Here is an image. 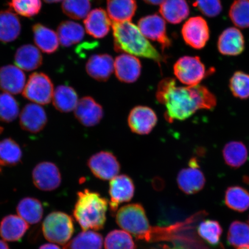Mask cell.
Here are the masks:
<instances>
[{
	"mask_svg": "<svg viewBox=\"0 0 249 249\" xmlns=\"http://www.w3.org/2000/svg\"><path fill=\"white\" fill-rule=\"evenodd\" d=\"M22 151L18 143L11 138L0 141V163L2 166H14L19 163Z\"/></svg>",
	"mask_w": 249,
	"mask_h": 249,
	"instance_id": "obj_34",
	"label": "cell"
},
{
	"mask_svg": "<svg viewBox=\"0 0 249 249\" xmlns=\"http://www.w3.org/2000/svg\"><path fill=\"white\" fill-rule=\"evenodd\" d=\"M148 4L158 5H160L164 1V0H143Z\"/></svg>",
	"mask_w": 249,
	"mask_h": 249,
	"instance_id": "obj_45",
	"label": "cell"
},
{
	"mask_svg": "<svg viewBox=\"0 0 249 249\" xmlns=\"http://www.w3.org/2000/svg\"><path fill=\"white\" fill-rule=\"evenodd\" d=\"M135 185L131 178L126 175L115 177L111 179L109 185V194L111 201V213H116L121 204L132 200L135 194Z\"/></svg>",
	"mask_w": 249,
	"mask_h": 249,
	"instance_id": "obj_12",
	"label": "cell"
},
{
	"mask_svg": "<svg viewBox=\"0 0 249 249\" xmlns=\"http://www.w3.org/2000/svg\"><path fill=\"white\" fill-rule=\"evenodd\" d=\"M39 249H61L58 247V246L52 244H46L41 246Z\"/></svg>",
	"mask_w": 249,
	"mask_h": 249,
	"instance_id": "obj_44",
	"label": "cell"
},
{
	"mask_svg": "<svg viewBox=\"0 0 249 249\" xmlns=\"http://www.w3.org/2000/svg\"><path fill=\"white\" fill-rule=\"evenodd\" d=\"M105 249H136V245L130 233L123 230H113L105 240Z\"/></svg>",
	"mask_w": 249,
	"mask_h": 249,
	"instance_id": "obj_37",
	"label": "cell"
},
{
	"mask_svg": "<svg viewBox=\"0 0 249 249\" xmlns=\"http://www.w3.org/2000/svg\"><path fill=\"white\" fill-rule=\"evenodd\" d=\"M157 114L152 108L139 106L134 107L128 117V124L133 133L148 135L157 124Z\"/></svg>",
	"mask_w": 249,
	"mask_h": 249,
	"instance_id": "obj_13",
	"label": "cell"
},
{
	"mask_svg": "<svg viewBox=\"0 0 249 249\" xmlns=\"http://www.w3.org/2000/svg\"><path fill=\"white\" fill-rule=\"evenodd\" d=\"M118 225L124 231L139 239L149 240L152 238L151 227L144 208L140 204L124 205L116 213Z\"/></svg>",
	"mask_w": 249,
	"mask_h": 249,
	"instance_id": "obj_4",
	"label": "cell"
},
{
	"mask_svg": "<svg viewBox=\"0 0 249 249\" xmlns=\"http://www.w3.org/2000/svg\"><path fill=\"white\" fill-rule=\"evenodd\" d=\"M114 67L116 77L121 82H135L141 74V62L132 55L123 54L118 56Z\"/></svg>",
	"mask_w": 249,
	"mask_h": 249,
	"instance_id": "obj_16",
	"label": "cell"
},
{
	"mask_svg": "<svg viewBox=\"0 0 249 249\" xmlns=\"http://www.w3.org/2000/svg\"><path fill=\"white\" fill-rule=\"evenodd\" d=\"M59 42L63 47H70L79 43L85 36L82 25L73 21H62L57 27Z\"/></svg>",
	"mask_w": 249,
	"mask_h": 249,
	"instance_id": "obj_29",
	"label": "cell"
},
{
	"mask_svg": "<svg viewBox=\"0 0 249 249\" xmlns=\"http://www.w3.org/2000/svg\"><path fill=\"white\" fill-rule=\"evenodd\" d=\"M226 206L238 213H244L249 208V192L241 186H230L225 195Z\"/></svg>",
	"mask_w": 249,
	"mask_h": 249,
	"instance_id": "obj_32",
	"label": "cell"
},
{
	"mask_svg": "<svg viewBox=\"0 0 249 249\" xmlns=\"http://www.w3.org/2000/svg\"><path fill=\"white\" fill-rule=\"evenodd\" d=\"M43 62V56L38 49L32 45L18 48L15 54V63L20 69L31 71L38 69Z\"/></svg>",
	"mask_w": 249,
	"mask_h": 249,
	"instance_id": "obj_23",
	"label": "cell"
},
{
	"mask_svg": "<svg viewBox=\"0 0 249 249\" xmlns=\"http://www.w3.org/2000/svg\"><path fill=\"white\" fill-rule=\"evenodd\" d=\"M198 232L199 235L208 244L216 245L219 242L223 229L217 221L207 220L199 225Z\"/></svg>",
	"mask_w": 249,
	"mask_h": 249,
	"instance_id": "obj_41",
	"label": "cell"
},
{
	"mask_svg": "<svg viewBox=\"0 0 249 249\" xmlns=\"http://www.w3.org/2000/svg\"><path fill=\"white\" fill-rule=\"evenodd\" d=\"M60 170L55 164L43 161L37 164L33 171L34 184L43 191H52L61 183Z\"/></svg>",
	"mask_w": 249,
	"mask_h": 249,
	"instance_id": "obj_11",
	"label": "cell"
},
{
	"mask_svg": "<svg viewBox=\"0 0 249 249\" xmlns=\"http://www.w3.org/2000/svg\"><path fill=\"white\" fill-rule=\"evenodd\" d=\"M34 40L36 45L43 53H54L59 47L57 34L54 31L40 23L33 25Z\"/></svg>",
	"mask_w": 249,
	"mask_h": 249,
	"instance_id": "obj_24",
	"label": "cell"
},
{
	"mask_svg": "<svg viewBox=\"0 0 249 249\" xmlns=\"http://www.w3.org/2000/svg\"><path fill=\"white\" fill-rule=\"evenodd\" d=\"M179 188L187 195L200 192L205 185V177L199 167L190 166L180 170L177 176Z\"/></svg>",
	"mask_w": 249,
	"mask_h": 249,
	"instance_id": "obj_19",
	"label": "cell"
},
{
	"mask_svg": "<svg viewBox=\"0 0 249 249\" xmlns=\"http://www.w3.org/2000/svg\"><path fill=\"white\" fill-rule=\"evenodd\" d=\"M248 150L241 142L233 141L227 143L223 149V157L227 165L238 169L244 165L248 159Z\"/></svg>",
	"mask_w": 249,
	"mask_h": 249,
	"instance_id": "obj_31",
	"label": "cell"
},
{
	"mask_svg": "<svg viewBox=\"0 0 249 249\" xmlns=\"http://www.w3.org/2000/svg\"><path fill=\"white\" fill-rule=\"evenodd\" d=\"M107 199L89 189L78 192L73 216L84 231L104 228L107 221Z\"/></svg>",
	"mask_w": 249,
	"mask_h": 249,
	"instance_id": "obj_3",
	"label": "cell"
},
{
	"mask_svg": "<svg viewBox=\"0 0 249 249\" xmlns=\"http://www.w3.org/2000/svg\"><path fill=\"white\" fill-rule=\"evenodd\" d=\"M53 93V84L50 77L44 73L36 72L30 76L23 95L36 104L47 105L52 100Z\"/></svg>",
	"mask_w": 249,
	"mask_h": 249,
	"instance_id": "obj_7",
	"label": "cell"
},
{
	"mask_svg": "<svg viewBox=\"0 0 249 249\" xmlns=\"http://www.w3.org/2000/svg\"><path fill=\"white\" fill-rule=\"evenodd\" d=\"M0 249H9L7 243L0 240Z\"/></svg>",
	"mask_w": 249,
	"mask_h": 249,
	"instance_id": "obj_46",
	"label": "cell"
},
{
	"mask_svg": "<svg viewBox=\"0 0 249 249\" xmlns=\"http://www.w3.org/2000/svg\"><path fill=\"white\" fill-rule=\"evenodd\" d=\"M42 232L47 240L59 245L66 244L74 232L73 220L62 212H53L42 224Z\"/></svg>",
	"mask_w": 249,
	"mask_h": 249,
	"instance_id": "obj_5",
	"label": "cell"
},
{
	"mask_svg": "<svg viewBox=\"0 0 249 249\" xmlns=\"http://www.w3.org/2000/svg\"><path fill=\"white\" fill-rule=\"evenodd\" d=\"M214 70L211 68L207 71L206 67L200 57L196 56H183L174 65V73L183 85L192 87L200 83Z\"/></svg>",
	"mask_w": 249,
	"mask_h": 249,
	"instance_id": "obj_6",
	"label": "cell"
},
{
	"mask_svg": "<svg viewBox=\"0 0 249 249\" xmlns=\"http://www.w3.org/2000/svg\"><path fill=\"white\" fill-rule=\"evenodd\" d=\"M17 211L18 216L30 225L38 223L43 214L41 202L33 197H26L21 200L18 204Z\"/></svg>",
	"mask_w": 249,
	"mask_h": 249,
	"instance_id": "obj_30",
	"label": "cell"
},
{
	"mask_svg": "<svg viewBox=\"0 0 249 249\" xmlns=\"http://www.w3.org/2000/svg\"><path fill=\"white\" fill-rule=\"evenodd\" d=\"M48 117L42 107L38 104L25 106L20 114V125L23 130L31 133H37L44 129Z\"/></svg>",
	"mask_w": 249,
	"mask_h": 249,
	"instance_id": "obj_14",
	"label": "cell"
},
{
	"mask_svg": "<svg viewBox=\"0 0 249 249\" xmlns=\"http://www.w3.org/2000/svg\"><path fill=\"white\" fill-rule=\"evenodd\" d=\"M2 165L1 164V163H0V172H1L2 170Z\"/></svg>",
	"mask_w": 249,
	"mask_h": 249,
	"instance_id": "obj_50",
	"label": "cell"
},
{
	"mask_svg": "<svg viewBox=\"0 0 249 249\" xmlns=\"http://www.w3.org/2000/svg\"><path fill=\"white\" fill-rule=\"evenodd\" d=\"M26 75L17 66L5 65L0 68V90L9 94H18L23 91Z\"/></svg>",
	"mask_w": 249,
	"mask_h": 249,
	"instance_id": "obj_17",
	"label": "cell"
},
{
	"mask_svg": "<svg viewBox=\"0 0 249 249\" xmlns=\"http://www.w3.org/2000/svg\"><path fill=\"white\" fill-rule=\"evenodd\" d=\"M113 58L107 54H95L90 57L86 64L89 75L99 82H106L114 71Z\"/></svg>",
	"mask_w": 249,
	"mask_h": 249,
	"instance_id": "obj_21",
	"label": "cell"
},
{
	"mask_svg": "<svg viewBox=\"0 0 249 249\" xmlns=\"http://www.w3.org/2000/svg\"><path fill=\"white\" fill-rule=\"evenodd\" d=\"M210 29L203 18L192 17L183 25L182 35L186 44L195 49H201L210 38Z\"/></svg>",
	"mask_w": 249,
	"mask_h": 249,
	"instance_id": "obj_9",
	"label": "cell"
},
{
	"mask_svg": "<svg viewBox=\"0 0 249 249\" xmlns=\"http://www.w3.org/2000/svg\"><path fill=\"white\" fill-rule=\"evenodd\" d=\"M157 99L166 107L164 117L170 123L188 119L198 110H212L217 104L215 95L207 87H178L173 78L159 84Z\"/></svg>",
	"mask_w": 249,
	"mask_h": 249,
	"instance_id": "obj_1",
	"label": "cell"
},
{
	"mask_svg": "<svg viewBox=\"0 0 249 249\" xmlns=\"http://www.w3.org/2000/svg\"><path fill=\"white\" fill-rule=\"evenodd\" d=\"M91 9L90 0H63L62 10L73 19L81 20L86 18Z\"/></svg>",
	"mask_w": 249,
	"mask_h": 249,
	"instance_id": "obj_38",
	"label": "cell"
},
{
	"mask_svg": "<svg viewBox=\"0 0 249 249\" xmlns=\"http://www.w3.org/2000/svg\"><path fill=\"white\" fill-rule=\"evenodd\" d=\"M88 166L93 175L104 180L113 179L120 170L117 158L108 151H101L92 155L89 159Z\"/></svg>",
	"mask_w": 249,
	"mask_h": 249,
	"instance_id": "obj_10",
	"label": "cell"
},
{
	"mask_svg": "<svg viewBox=\"0 0 249 249\" xmlns=\"http://www.w3.org/2000/svg\"><path fill=\"white\" fill-rule=\"evenodd\" d=\"M139 29L145 38L158 42L163 52L170 48L172 42L167 34L166 22L157 14L146 16L138 21Z\"/></svg>",
	"mask_w": 249,
	"mask_h": 249,
	"instance_id": "obj_8",
	"label": "cell"
},
{
	"mask_svg": "<svg viewBox=\"0 0 249 249\" xmlns=\"http://www.w3.org/2000/svg\"><path fill=\"white\" fill-rule=\"evenodd\" d=\"M102 247L103 237L100 233L84 231L68 242L63 249H102Z\"/></svg>",
	"mask_w": 249,
	"mask_h": 249,
	"instance_id": "obj_33",
	"label": "cell"
},
{
	"mask_svg": "<svg viewBox=\"0 0 249 249\" xmlns=\"http://www.w3.org/2000/svg\"><path fill=\"white\" fill-rule=\"evenodd\" d=\"M52 100L54 107L62 113L74 110L79 102L75 90L72 87L63 85L55 89Z\"/></svg>",
	"mask_w": 249,
	"mask_h": 249,
	"instance_id": "obj_28",
	"label": "cell"
},
{
	"mask_svg": "<svg viewBox=\"0 0 249 249\" xmlns=\"http://www.w3.org/2000/svg\"><path fill=\"white\" fill-rule=\"evenodd\" d=\"M8 5L16 13L24 17L32 18L41 10L42 2L41 0H11Z\"/></svg>",
	"mask_w": 249,
	"mask_h": 249,
	"instance_id": "obj_42",
	"label": "cell"
},
{
	"mask_svg": "<svg viewBox=\"0 0 249 249\" xmlns=\"http://www.w3.org/2000/svg\"><path fill=\"white\" fill-rule=\"evenodd\" d=\"M229 14L235 26L240 29L249 28V0H235Z\"/></svg>",
	"mask_w": 249,
	"mask_h": 249,
	"instance_id": "obj_36",
	"label": "cell"
},
{
	"mask_svg": "<svg viewBox=\"0 0 249 249\" xmlns=\"http://www.w3.org/2000/svg\"><path fill=\"white\" fill-rule=\"evenodd\" d=\"M44 1L49 3V4H52V3H57L62 1V0H44Z\"/></svg>",
	"mask_w": 249,
	"mask_h": 249,
	"instance_id": "obj_47",
	"label": "cell"
},
{
	"mask_svg": "<svg viewBox=\"0 0 249 249\" xmlns=\"http://www.w3.org/2000/svg\"><path fill=\"white\" fill-rule=\"evenodd\" d=\"M19 18L11 10L0 11V42L7 43L14 41L21 33Z\"/></svg>",
	"mask_w": 249,
	"mask_h": 249,
	"instance_id": "obj_25",
	"label": "cell"
},
{
	"mask_svg": "<svg viewBox=\"0 0 249 249\" xmlns=\"http://www.w3.org/2000/svg\"><path fill=\"white\" fill-rule=\"evenodd\" d=\"M3 131V128L2 127L0 126V134H1Z\"/></svg>",
	"mask_w": 249,
	"mask_h": 249,
	"instance_id": "obj_49",
	"label": "cell"
},
{
	"mask_svg": "<svg viewBox=\"0 0 249 249\" xmlns=\"http://www.w3.org/2000/svg\"><path fill=\"white\" fill-rule=\"evenodd\" d=\"M114 49L130 55L151 59L160 66L166 58L157 51L142 35L136 25L130 21L113 24Z\"/></svg>",
	"mask_w": 249,
	"mask_h": 249,
	"instance_id": "obj_2",
	"label": "cell"
},
{
	"mask_svg": "<svg viewBox=\"0 0 249 249\" xmlns=\"http://www.w3.org/2000/svg\"><path fill=\"white\" fill-rule=\"evenodd\" d=\"M160 12L168 22L177 24L188 17L190 9L186 0H164Z\"/></svg>",
	"mask_w": 249,
	"mask_h": 249,
	"instance_id": "obj_26",
	"label": "cell"
},
{
	"mask_svg": "<svg viewBox=\"0 0 249 249\" xmlns=\"http://www.w3.org/2000/svg\"><path fill=\"white\" fill-rule=\"evenodd\" d=\"M227 241L233 247L249 245V225L241 221H233L227 233Z\"/></svg>",
	"mask_w": 249,
	"mask_h": 249,
	"instance_id": "obj_35",
	"label": "cell"
},
{
	"mask_svg": "<svg viewBox=\"0 0 249 249\" xmlns=\"http://www.w3.org/2000/svg\"><path fill=\"white\" fill-rule=\"evenodd\" d=\"M218 51L224 55L241 54L245 49V39L241 31L230 27L223 31L218 39Z\"/></svg>",
	"mask_w": 249,
	"mask_h": 249,
	"instance_id": "obj_18",
	"label": "cell"
},
{
	"mask_svg": "<svg viewBox=\"0 0 249 249\" xmlns=\"http://www.w3.org/2000/svg\"><path fill=\"white\" fill-rule=\"evenodd\" d=\"M74 116L79 122L87 127L96 125L104 116L102 106L90 96H85L78 102Z\"/></svg>",
	"mask_w": 249,
	"mask_h": 249,
	"instance_id": "obj_15",
	"label": "cell"
},
{
	"mask_svg": "<svg viewBox=\"0 0 249 249\" xmlns=\"http://www.w3.org/2000/svg\"><path fill=\"white\" fill-rule=\"evenodd\" d=\"M109 18L114 22L130 21L137 10L136 0H107Z\"/></svg>",
	"mask_w": 249,
	"mask_h": 249,
	"instance_id": "obj_27",
	"label": "cell"
},
{
	"mask_svg": "<svg viewBox=\"0 0 249 249\" xmlns=\"http://www.w3.org/2000/svg\"><path fill=\"white\" fill-rule=\"evenodd\" d=\"M84 24L89 36L95 38H102L110 31L111 22L104 9L96 8L89 12Z\"/></svg>",
	"mask_w": 249,
	"mask_h": 249,
	"instance_id": "obj_20",
	"label": "cell"
},
{
	"mask_svg": "<svg viewBox=\"0 0 249 249\" xmlns=\"http://www.w3.org/2000/svg\"><path fill=\"white\" fill-rule=\"evenodd\" d=\"M29 229V225L22 218L9 214L3 218L0 223V235L5 241L17 242L23 238Z\"/></svg>",
	"mask_w": 249,
	"mask_h": 249,
	"instance_id": "obj_22",
	"label": "cell"
},
{
	"mask_svg": "<svg viewBox=\"0 0 249 249\" xmlns=\"http://www.w3.org/2000/svg\"><path fill=\"white\" fill-rule=\"evenodd\" d=\"M194 6L202 14L209 18H214L222 11L220 0H195Z\"/></svg>",
	"mask_w": 249,
	"mask_h": 249,
	"instance_id": "obj_43",
	"label": "cell"
},
{
	"mask_svg": "<svg viewBox=\"0 0 249 249\" xmlns=\"http://www.w3.org/2000/svg\"><path fill=\"white\" fill-rule=\"evenodd\" d=\"M237 249H249V245L244 246V247H239Z\"/></svg>",
	"mask_w": 249,
	"mask_h": 249,
	"instance_id": "obj_48",
	"label": "cell"
},
{
	"mask_svg": "<svg viewBox=\"0 0 249 249\" xmlns=\"http://www.w3.org/2000/svg\"><path fill=\"white\" fill-rule=\"evenodd\" d=\"M229 88L235 98L242 100L249 98V74L236 71L230 78Z\"/></svg>",
	"mask_w": 249,
	"mask_h": 249,
	"instance_id": "obj_40",
	"label": "cell"
},
{
	"mask_svg": "<svg viewBox=\"0 0 249 249\" xmlns=\"http://www.w3.org/2000/svg\"><path fill=\"white\" fill-rule=\"evenodd\" d=\"M19 114V105L11 94L3 93L0 94V121L11 123L18 118Z\"/></svg>",
	"mask_w": 249,
	"mask_h": 249,
	"instance_id": "obj_39",
	"label": "cell"
}]
</instances>
